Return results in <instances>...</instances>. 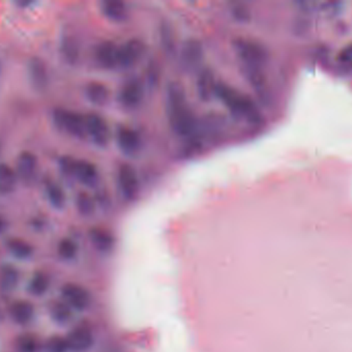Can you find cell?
Masks as SVG:
<instances>
[{"instance_id": "6da1fadb", "label": "cell", "mask_w": 352, "mask_h": 352, "mask_svg": "<svg viewBox=\"0 0 352 352\" xmlns=\"http://www.w3.org/2000/svg\"><path fill=\"white\" fill-rule=\"evenodd\" d=\"M167 111L171 128L180 138L188 140L198 132V121L188 109L186 91L179 83H171L167 88Z\"/></svg>"}, {"instance_id": "7a4b0ae2", "label": "cell", "mask_w": 352, "mask_h": 352, "mask_svg": "<svg viewBox=\"0 0 352 352\" xmlns=\"http://www.w3.org/2000/svg\"><path fill=\"white\" fill-rule=\"evenodd\" d=\"M215 96L219 97L236 117L252 124H258L262 121V114L256 103L248 95L241 94L229 85L217 83Z\"/></svg>"}, {"instance_id": "3957f363", "label": "cell", "mask_w": 352, "mask_h": 352, "mask_svg": "<svg viewBox=\"0 0 352 352\" xmlns=\"http://www.w3.org/2000/svg\"><path fill=\"white\" fill-rule=\"evenodd\" d=\"M53 120L60 130L69 136L76 138H86V116L84 117L80 114L65 109H56L53 112Z\"/></svg>"}, {"instance_id": "277c9868", "label": "cell", "mask_w": 352, "mask_h": 352, "mask_svg": "<svg viewBox=\"0 0 352 352\" xmlns=\"http://www.w3.org/2000/svg\"><path fill=\"white\" fill-rule=\"evenodd\" d=\"M234 48L243 65L263 68L268 60V52L261 43L246 39H238L234 41Z\"/></svg>"}, {"instance_id": "5b68a950", "label": "cell", "mask_w": 352, "mask_h": 352, "mask_svg": "<svg viewBox=\"0 0 352 352\" xmlns=\"http://www.w3.org/2000/svg\"><path fill=\"white\" fill-rule=\"evenodd\" d=\"M61 300H63L74 311H86L90 307L92 298L90 293L82 285L66 283L61 289Z\"/></svg>"}, {"instance_id": "8992f818", "label": "cell", "mask_w": 352, "mask_h": 352, "mask_svg": "<svg viewBox=\"0 0 352 352\" xmlns=\"http://www.w3.org/2000/svg\"><path fill=\"white\" fill-rule=\"evenodd\" d=\"M65 338L69 352L89 351L95 342L94 333L87 324H80L72 329Z\"/></svg>"}, {"instance_id": "52a82bcc", "label": "cell", "mask_w": 352, "mask_h": 352, "mask_svg": "<svg viewBox=\"0 0 352 352\" xmlns=\"http://www.w3.org/2000/svg\"><path fill=\"white\" fill-rule=\"evenodd\" d=\"M87 136L98 147H105L111 138L109 124L101 116L89 114L86 116Z\"/></svg>"}, {"instance_id": "ba28073f", "label": "cell", "mask_w": 352, "mask_h": 352, "mask_svg": "<svg viewBox=\"0 0 352 352\" xmlns=\"http://www.w3.org/2000/svg\"><path fill=\"white\" fill-rule=\"evenodd\" d=\"M118 185L125 200H133L140 192V183L135 169L129 165H122L118 171Z\"/></svg>"}, {"instance_id": "9c48e42d", "label": "cell", "mask_w": 352, "mask_h": 352, "mask_svg": "<svg viewBox=\"0 0 352 352\" xmlns=\"http://www.w3.org/2000/svg\"><path fill=\"white\" fill-rule=\"evenodd\" d=\"M144 45L140 39H130L118 50V68H129L144 55Z\"/></svg>"}, {"instance_id": "30bf717a", "label": "cell", "mask_w": 352, "mask_h": 352, "mask_svg": "<svg viewBox=\"0 0 352 352\" xmlns=\"http://www.w3.org/2000/svg\"><path fill=\"white\" fill-rule=\"evenodd\" d=\"M204 56L202 43L197 39H188L180 52V61L186 70H196L200 66Z\"/></svg>"}, {"instance_id": "8fae6325", "label": "cell", "mask_w": 352, "mask_h": 352, "mask_svg": "<svg viewBox=\"0 0 352 352\" xmlns=\"http://www.w3.org/2000/svg\"><path fill=\"white\" fill-rule=\"evenodd\" d=\"M144 97V87L138 79L128 81L120 91V103L127 109H134L142 103Z\"/></svg>"}, {"instance_id": "7c38bea8", "label": "cell", "mask_w": 352, "mask_h": 352, "mask_svg": "<svg viewBox=\"0 0 352 352\" xmlns=\"http://www.w3.org/2000/svg\"><path fill=\"white\" fill-rule=\"evenodd\" d=\"M118 50L119 45L113 41H102L95 49V60L100 68L113 70L118 68Z\"/></svg>"}, {"instance_id": "4fadbf2b", "label": "cell", "mask_w": 352, "mask_h": 352, "mask_svg": "<svg viewBox=\"0 0 352 352\" xmlns=\"http://www.w3.org/2000/svg\"><path fill=\"white\" fill-rule=\"evenodd\" d=\"M117 142L119 148L127 155L136 154L142 147V138L140 134L127 126H121L118 130Z\"/></svg>"}, {"instance_id": "5bb4252c", "label": "cell", "mask_w": 352, "mask_h": 352, "mask_svg": "<svg viewBox=\"0 0 352 352\" xmlns=\"http://www.w3.org/2000/svg\"><path fill=\"white\" fill-rule=\"evenodd\" d=\"M28 74L31 84L36 90L43 91L49 83V72L43 59L38 57L31 58L28 63Z\"/></svg>"}, {"instance_id": "9a60e30c", "label": "cell", "mask_w": 352, "mask_h": 352, "mask_svg": "<svg viewBox=\"0 0 352 352\" xmlns=\"http://www.w3.org/2000/svg\"><path fill=\"white\" fill-rule=\"evenodd\" d=\"M37 172V158L33 153L24 151L16 159V175L25 183L34 180Z\"/></svg>"}, {"instance_id": "2e32d148", "label": "cell", "mask_w": 352, "mask_h": 352, "mask_svg": "<svg viewBox=\"0 0 352 352\" xmlns=\"http://www.w3.org/2000/svg\"><path fill=\"white\" fill-rule=\"evenodd\" d=\"M197 93L201 101H209L215 96L217 83L214 74L208 68H203L197 76Z\"/></svg>"}, {"instance_id": "e0dca14e", "label": "cell", "mask_w": 352, "mask_h": 352, "mask_svg": "<svg viewBox=\"0 0 352 352\" xmlns=\"http://www.w3.org/2000/svg\"><path fill=\"white\" fill-rule=\"evenodd\" d=\"M8 314H10L12 322L21 324V326H25L31 322L34 318V306L26 300H18V301L10 304V308H8Z\"/></svg>"}, {"instance_id": "ac0fdd59", "label": "cell", "mask_w": 352, "mask_h": 352, "mask_svg": "<svg viewBox=\"0 0 352 352\" xmlns=\"http://www.w3.org/2000/svg\"><path fill=\"white\" fill-rule=\"evenodd\" d=\"M87 186H94L99 180V172L93 163L82 159H76L74 177Z\"/></svg>"}, {"instance_id": "d6986e66", "label": "cell", "mask_w": 352, "mask_h": 352, "mask_svg": "<svg viewBox=\"0 0 352 352\" xmlns=\"http://www.w3.org/2000/svg\"><path fill=\"white\" fill-rule=\"evenodd\" d=\"M20 281V272L12 265H2L0 267V291L10 293L18 287Z\"/></svg>"}, {"instance_id": "ffe728a7", "label": "cell", "mask_w": 352, "mask_h": 352, "mask_svg": "<svg viewBox=\"0 0 352 352\" xmlns=\"http://www.w3.org/2000/svg\"><path fill=\"white\" fill-rule=\"evenodd\" d=\"M49 315L56 324H68L74 320V311L63 301H53L49 306Z\"/></svg>"}, {"instance_id": "44dd1931", "label": "cell", "mask_w": 352, "mask_h": 352, "mask_svg": "<svg viewBox=\"0 0 352 352\" xmlns=\"http://www.w3.org/2000/svg\"><path fill=\"white\" fill-rule=\"evenodd\" d=\"M242 72L248 83L256 89V92L260 94L267 92V81L264 72H263V68L243 65Z\"/></svg>"}, {"instance_id": "7402d4cb", "label": "cell", "mask_w": 352, "mask_h": 352, "mask_svg": "<svg viewBox=\"0 0 352 352\" xmlns=\"http://www.w3.org/2000/svg\"><path fill=\"white\" fill-rule=\"evenodd\" d=\"M101 10L107 18L120 22L127 17V6L120 0H107L101 3Z\"/></svg>"}, {"instance_id": "603a6c76", "label": "cell", "mask_w": 352, "mask_h": 352, "mask_svg": "<svg viewBox=\"0 0 352 352\" xmlns=\"http://www.w3.org/2000/svg\"><path fill=\"white\" fill-rule=\"evenodd\" d=\"M6 248H8V252L18 260H27L33 254L32 245L25 240L19 239V238H12V239L8 240L6 242Z\"/></svg>"}, {"instance_id": "cb8c5ba5", "label": "cell", "mask_w": 352, "mask_h": 352, "mask_svg": "<svg viewBox=\"0 0 352 352\" xmlns=\"http://www.w3.org/2000/svg\"><path fill=\"white\" fill-rule=\"evenodd\" d=\"M50 277L43 271H37L31 276L28 283V291L34 297L45 295L50 289Z\"/></svg>"}, {"instance_id": "d4e9b609", "label": "cell", "mask_w": 352, "mask_h": 352, "mask_svg": "<svg viewBox=\"0 0 352 352\" xmlns=\"http://www.w3.org/2000/svg\"><path fill=\"white\" fill-rule=\"evenodd\" d=\"M90 240L97 250L109 252L113 247V238L107 231L102 229H93L90 231Z\"/></svg>"}, {"instance_id": "484cf974", "label": "cell", "mask_w": 352, "mask_h": 352, "mask_svg": "<svg viewBox=\"0 0 352 352\" xmlns=\"http://www.w3.org/2000/svg\"><path fill=\"white\" fill-rule=\"evenodd\" d=\"M86 96L94 105H104L109 101V91L102 83L92 82L87 85Z\"/></svg>"}, {"instance_id": "4316f807", "label": "cell", "mask_w": 352, "mask_h": 352, "mask_svg": "<svg viewBox=\"0 0 352 352\" xmlns=\"http://www.w3.org/2000/svg\"><path fill=\"white\" fill-rule=\"evenodd\" d=\"M16 184V174L10 165L0 163V194H10Z\"/></svg>"}, {"instance_id": "83f0119b", "label": "cell", "mask_w": 352, "mask_h": 352, "mask_svg": "<svg viewBox=\"0 0 352 352\" xmlns=\"http://www.w3.org/2000/svg\"><path fill=\"white\" fill-rule=\"evenodd\" d=\"M45 192H47V200L50 204L55 209H62L65 206V194L61 186L58 185L55 182H47L45 185Z\"/></svg>"}, {"instance_id": "f1b7e54d", "label": "cell", "mask_w": 352, "mask_h": 352, "mask_svg": "<svg viewBox=\"0 0 352 352\" xmlns=\"http://www.w3.org/2000/svg\"><path fill=\"white\" fill-rule=\"evenodd\" d=\"M62 55L70 64H74L80 57V47L78 41L72 37H64L61 45Z\"/></svg>"}, {"instance_id": "f546056e", "label": "cell", "mask_w": 352, "mask_h": 352, "mask_svg": "<svg viewBox=\"0 0 352 352\" xmlns=\"http://www.w3.org/2000/svg\"><path fill=\"white\" fill-rule=\"evenodd\" d=\"M58 256L66 262L74 260L78 253V245L74 240L70 238H64L58 243Z\"/></svg>"}, {"instance_id": "4dcf8cb0", "label": "cell", "mask_w": 352, "mask_h": 352, "mask_svg": "<svg viewBox=\"0 0 352 352\" xmlns=\"http://www.w3.org/2000/svg\"><path fill=\"white\" fill-rule=\"evenodd\" d=\"M16 349L18 352H37L41 349V342L35 335H20L16 340Z\"/></svg>"}, {"instance_id": "1f68e13d", "label": "cell", "mask_w": 352, "mask_h": 352, "mask_svg": "<svg viewBox=\"0 0 352 352\" xmlns=\"http://www.w3.org/2000/svg\"><path fill=\"white\" fill-rule=\"evenodd\" d=\"M76 209L82 216H91L95 211L94 198L87 192H80L76 196Z\"/></svg>"}, {"instance_id": "d6a6232c", "label": "cell", "mask_w": 352, "mask_h": 352, "mask_svg": "<svg viewBox=\"0 0 352 352\" xmlns=\"http://www.w3.org/2000/svg\"><path fill=\"white\" fill-rule=\"evenodd\" d=\"M45 352H69L65 337L55 335L50 337L43 346Z\"/></svg>"}, {"instance_id": "836d02e7", "label": "cell", "mask_w": 352, "mask_h": 352, "mask_svg": "<svg viewBox=\"0 0 352 352\" xmlns=\"http://www.w3.org/2000/svg\"><path fill=\"white\" fill-rule=\"evenodd\" d=\"M76 159L70 156H64L60 159V169L66 177H74V167Z\"/></svg>"}, {"instance_id": "e575fe53", "label": "cell", "mask_w": 352, "mask_h": 352, "mask_svg": "<svg viewBox=\"0 0 352 352\" xmlns=\"http://www.w3.org/2000/svg\"><path fill=\"white\" fill-rule=\"evenodd\" d=\"M162 41L166 51L169 53L175 49V41H173V33L169 31L168 28L163 29L162 30Z\"/></svg>"}, {"instance_id": "d590c367", "label": "cell", "mask_w": 352, "mask_h": 352, "mask_svg": "<svg viewBox=\"0 0 352 352\" xmlns=\"http://www.w3.org/2000/svg\"><path fill=\"white\" fill-rule=\"evenodd\" d=\"M233 14L235 18H237L238 20L242 21H246L248 18H250V14H248V10H246L244 6H234L233 8Z\"/></svg>"}, {"instance_id": "8d00e7d4", "label": "cell", "mask_w": 352, "mask_h": 352, "mask_svg": "<svg viewBox=\"0 0 352 352\" xmlns=\"http://www.w3.org/2000/svg\"><path fill=\"white\" fill-rule=\"evenodd\" d=\"M339 60L345 63H351L352 62V43L346 45L342 51L339 54Z\"/></svg>"}, {"instance_id": "74e56055", "label": "cell", "mask_w": 352, "mask_h": 352, "mask_svg": "<svg viewBox=\"0 0 352 352\" xmlns=\"http://www.w3.org/2000/svg\"><path fill=\"white\" fill-rule=\"evenodd\" d=\"M6 229V221L0 217V234Z\"/></svg>"}, {"instance_id": "f35d334b", "label": "cell", "mask_w": 352, "mask_h": 352, "mask_svg": "<svg viewBox=\"0 0 352 352\" xmlns=\"http://www.w3.org/2000/svg\"><path fill=\"white\" fill-rule=\"evenodd\" d=\"M18 4H19V6H22V8H24V6H30L31 2L30 1H28V2L21 1V2H18Z\"/></svg>"}]
</instances>
